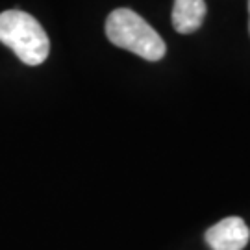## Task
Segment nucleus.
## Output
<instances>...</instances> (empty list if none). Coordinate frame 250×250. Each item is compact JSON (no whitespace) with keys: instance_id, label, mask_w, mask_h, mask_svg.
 <instances>
[{"instance_id":"nucleus-1","label":"nucleus","mask_w":250,"mask_h":250,"mask_svg":"<svg viewBox=\"0 0 250 250\" xmlns=\"http://www.w3.org/2000/svg\"><path fill=\"white\" fill-rule=\"evenodd\" d=\"M106 36L115 46L146 62H160L167 50L160 34L130 8H117L107 15Z\"/></svg>"},{"instance_id":"nucleus-2","label":"nucleus","mask_w":250,"mask_h":250,"mask_svg":"<svg viewBox=\"0 0 250 250\" xmlns=\"http://www.w3.org/2000/svg\"><path fill=\"white\" fill-rule=\"evenodd\" d=\"M0 43L9 46L19 60L30 67L41 65L50 52V41L43 26L21 9L0 13Z\"/></svg>"},{"instance_id":"nucleus-3","label":"nucleus","mask_w":250,"mask_h":250,"mask_svg":"<svg viewBox=\"0 0 250 250\" xmlns=\"http://www.w3.org/2000/svg\"><path fill=\"white\" fill-rule=\"evenodd\" d=\"M204 239L211 250H243L249 245L250 230L241 217H228L209 226Z\"/></svg>"},{"instance_id":"nucleus-4","label":"nucleus","mask_w":250,"mask_h":250,"mask_svg":"<svg viewBox=\"0 0 250 250\" xmlns=\"http://www.w3.org/2000/svg\"><path fill=\"white\" fill-rule=\"evenodd\" d=\"M206 11L208 8L204 0H174V8L170 15L172 28L182 36L195 34L204 22Z\"/></svg>"},{"instance_id":"nucleus-5","label":"nucleus","mask_w":250,"mask_h":250,"mask_svg":"<svg viewBox=\"0 0 250 250\" xmlns=\"http://www.w3.org/2000/svg\"><path fill=\"white\" fill-rule=\"evenodd\" d=\"M249 13H250V0H249ZM249 30H250V24H249Z\"/></svg>"}]
</instances>
